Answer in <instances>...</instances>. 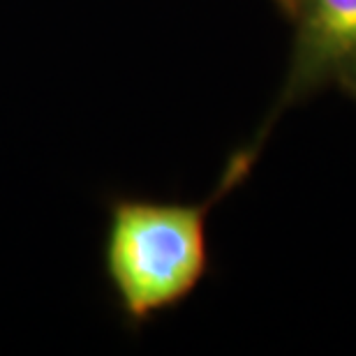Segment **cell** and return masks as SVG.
<instances>
[{
  "label": "cell",
  "instance_id": "6da1fadb",
  "mask_svg": "<svg viewBox=\"0 0 356 356\" xmlns=\"http://www.w3.org/2000/svg\"><path fill=\"white\" fill-rule=\"evenodd\" d=\"M252 158L236 153L216 192L199 204L120 197L109 209L104 270L132 324L185 301L209 270L206 218L213 204L243 181Z\"/></svg>",
  "mask_w": 356,
  "mask_h": 356
},
{
  "label": "cell",
  "instance_id": "7a4b0ae2",
  "mask_svg": "<svg viewBox=\"0 0 356 356\" xmlns=\"http://www.w3.org/2000/svg\"><path fill=\"white\" fill-rule=\"evenodd\" d=\"M289 19L296 24L289 70L273 111L245 148L254 158L275 118L294 102L331 83L356 99V0H294Z\"/></svg>",
  "mask_w": 356,
  "mask_h": 356
},
{
  "label": "cell",
  "instance_id": "3957f363",
  "mask_svg": "<svg viewBox=\"0 0 356 356\" xmlns=\"http://www.w3.org/2000/svg\"><path fill=\"white\" fill-rule=\"evenodd\" d=\"M273 3L280 7V10L284 12V17H289V12H291V3H294V0H273Z\"/></svg>",
  "mask_w": 356,
  "mask_h": 356
}]
</instances>
